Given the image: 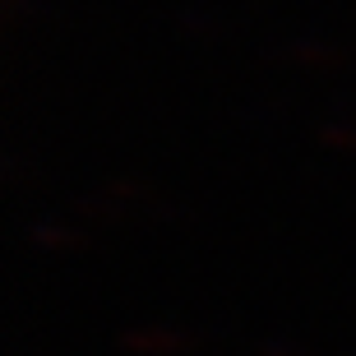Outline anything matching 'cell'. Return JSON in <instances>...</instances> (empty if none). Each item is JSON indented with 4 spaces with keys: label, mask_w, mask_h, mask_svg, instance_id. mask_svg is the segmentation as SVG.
I'll list each match as a JSON object with an SVG mask.
<instances>
[]
</instances>
